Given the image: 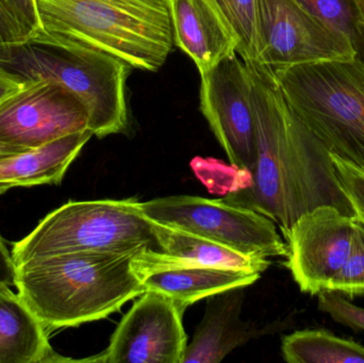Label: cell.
I'll return each mask as SVG.
<instances>
[{"label": "cell", "instance_id": "cell-21", "mask_svg": "<svg viewBox=\"0 0 364 363\" xmlns=\"http://www.w3.org/2000/svg\"><path fill=\"white\" fill-rule=\"evenodd\" d=\"M237 40V53L250 67L257 60L256 0H212Z\"/></svg>", "mask_w": 364, "mask_h": 363}, {"label": "cell", "instance_id": "cell-6", "mask_svg": "<svg viewBox=\"0 0 364 363\" xmlns=\"http://www.w3.org/2000/svg\"><path fill=\"white\" fill-rule=\"evenodd\" d=\"M161 253L153 221L136 200L70 202L44 217L11 251L14 266L47 256L92 253Z\"/></svg>", "mask_w": 364, "mask_h": 363}, {"label": "cell", "instance_id": "cell-29", "mask_svg": "<svg viewBox=\"0 0 364 363\" xmlns=\"http://www.w3.org/2000/svg\"><path fill=\"white\" fill-rule=\"evenodd\" d=\"M26 153L23 149L17 148V147L11 146V145L4 144L0 142V160L6 159L11 156L18 155V153Z\"/></svg>", "mask_w": 364, "mask_h": 363}, {"label": "cell", "instance_id": "cell-15", "mask_svg": "<svg viewBox=\"0 0 364 363\" xmlns=\"http://www.w3.org/2000/svg\"><path fill=\"white\" fill-rule=\"evenodd\" d=\"M243 288L210 296L205 317L186 347L182 363H218L247 342L252 330L242 322Z\"/></svg>", "mask_w": 364, "mask_h": 363}, {"label": "cell", "instance_id": "cell-25", "mask_svg": "<svg viewBox=\"0 0 364 363\" xmlns=\"http://www.w3.org/2000/svg\"><path fill=\"white\" fill-rule=\"evenodd\" d=\"M0 8L18 23L27 38L42 29L36 0H0Z\"/></svg>", "mask_w": 364, "mask_h": 363}, {"label": "cell", "instance_id": "cell-23", "mask_svg": "<svg viewBox=\"0 0 364 363\" xmlns=\"http://www.w3.org/2000/svg\"><path fill=\"white\" fill-rule=\"evenodd\" d=\"M342 189L358 221L364 224V170L331 153Z\"/></svg>", "mask_w": 364, "mask_h": 363}, {"label": "cell", "instance_id": "cell-16", "mask_svg": "<svg viewBox=\"0 0 364 363\" xmlns=\"http://www.w3.org/2000/svg\"><path fill=\"white\" fill-rule=\"evenodd\" d=\"M93 136L89 129L76 132L41 148L0 160V194L13 188L60 185L70 164Z\"/></svg>", "mask_w": 364, "mask_h": 363}, {"label": "cell", "instance_id": "cell-4", "mask_svg": "<svg viewBox=\"0 0 364 363\" xmlns=\"http://www.w3.org/2000/svg\"><path fill=\"white\" fill-rule=\"evenodd\" d=\"M41 27L158 72L174 48L166 0H36Z\"/></svg>", "mask_w": 364, "mask_h": 363}, {"label": "cell", "instance_id": "cell-20", "mask_svg": "<svg viewBox=\"0 0 364 363\" xmlns=\"http://www.w3.org/2000/svg\"><path fill=\"white\" fill-rule=\"evenodd\" d=\"M310 14L343 36L364 60V29L355 0H296Z\"/></svg>", "mask_w": 364, "mask_h": 363}, {"label": "cell", "instance_id": "cell-14", "mask_svg": "<svg viewBox=\"0 0 364 363\" xmlns=\"http://www.w3.org/2000/svg\"><path fill=\"white\" fill-rule=\"evenodd\" d=\"M168 9L174 44L199 74L237 55V38L212 0H172Z\"/></svg>", "mask_w": 364, "mask_h": 363}, {"label": "cell", "instance_id": "cell-30", "mask_svg": "<svg viewBox=\"0 0 364 363\" xmlns=\"http://www.w3.org/2000/svg\"><path fill=\"white\" fill-rule=\"evenodd\" d=\"M355 1H356L357 8H358L360 23L364 29V0H355Z\"/></svg>", "mask_w": 364, "mask_h": 363}, {"label": "cell", "instance_id": "cell-8", "mask_svg": "<svg viewBox=\"0 0 364 363\" xmlns=\"http://www.w3.org/2000/svg\"><path fill=\"white\" fill-rule=\"evenodd\" d=\"M257 60L272 75L312 62L359 58L353 45L310 14L296 0H256Z\"/></svg>", "mask_w": 364, "mask_h": 363}, {"label": "cell", "instance_id": "cell-11", "mask_svg": "<svg viewBox=\"0 0 364 363\" xmlns=\"http://www.w3.org/2000/svg\"><path fill=\"white\" fill-rule=\"evenodd\" d=\"M87 129L85 106L57 83L25 82L23 89L0 104V142L25 151Z\"/></svg>", "mask_w": 364, "mask_h": 363}, {"label": "cell", "instance_id": "cell-12", "mask_svg": "<svg viewBox=\"0 0 364 363\" xmlns=\"http://www.w3.org/2000/svg\"><path fill=\"white\" fill-rule=\"evenodd\" d=\"M184 311L168 296L145 292L119 322L108 349L85 362L182 363L188 347Z\"/></svg>", "mask_w": 364, "mask_h": 363}, {"label": "cell", "instance_id": "cell-18", "mask_svg": "<svg viewBox=\"0 0 364 363\" xmlns=\"http://www.w3.org/2000/svg\"><path fill=\"white\" fill-rule=\"evenodd\" d=\"M161 253L168 257L200 266H220L263 273L271 266L267 258L245 255L226 245L153 221Z\"/></svg>", "mask_w": 364, "mask_h": 363}, {"label": "cell", "instance_id": "cell-17", "mask_svg": "<svg viewBox=\"0 0 364 363\" xmlns=\"http://www.w3.org/2000/svg\"><path fill=\"white\" fill-rule=\"evenodd\" d=\"M46 330L10 286L0 285V363L75 362L51 349Z\"/></svg>", "mask_w": 364, "mask_h": 363}, {"label": "cell", "instance_id": "cell-26", "mask_svg": "<svg viewBox=\"0 0 364 363\" xmlns=\"http://www.w3.org/2000/svg\"><path fill=\"white\" fill-rule=\"evenodd\" d=\"M27 38L18 23L0 8V47L18 44Z\"/></svg>", "mask_w": 364, "mask_h": 363}, {"label": "cell", "instance_id": "cell-3", "mask_svg": "<svg viewBox=\"0 0 364 363\" xmlns=\"http://www.w3.org/2000/svg\"><path fill=\"white\" fill-rule=\"evenodd\" d=\"M0 67L23 82L65 87L85 106L97 138L127 129L126 82L132 67L110 53L41 29L18 44L0 47Z\"/></svg>", "mask_w": 364, "mask_h": 363}, {"label": "cell", "instance_id": "cell-24", "mask_svg": "<svg viewBox=\"0 0 364 363\" xmlns=\"http://www.w3.org/2000/svg\"><path fill=\"white\" fill-rule=\"evenodd\" d=\"M318 296V309L333 321L354 330L364 332V308L348 302L338 292L323 291Z\"/></svg>", "mask_w": 364, "mask_h": 363}, {"label": "cell", "instance_id": "cell-13", "mask_svg": "<svg viewBox=\"0 0 364 363\" xmlns=\"http://www.w3.org/2000/svg\"><path fill=\"white\" fill-rule=\"evenodd\" d=\"M136 271L146 291L168 296L184 310L203 298L248 287L261 276L255 271L188 264L154 251L138 258Z\"/></svg>", "mask_w": 364, "mask_h": 363}, {"label": "cell", "instance_id": "cell-5", "mask_svg": "<svg viewBox=\"0 0 364 363\" xmlns=\"http://www.w3.org/2000/svg\"><path fill=\"white\" fill-rule=\"evenodd\" d=\"M273 77L291 110L321 144L364 170V60L299 64Z\"/></svg>", "mask_w": 364, "mask_h": 363}, {"label": "cell", "instance_id": "cell-10", "mask_svg": "<svg viewBox=\"0 0 364 363\" xmlns=\"http://www.w3.org/2000/svg\"><path fill=\"white\" fill-rule=\"evenodd\" d=\"M358 220L329 205L301 215L287 232V266L304 293L328 291L350 257Z\"/></svg>", "mask_w": 364, "mask_h": 363}, {"label": "cell", "instance_id": "cell-19", "mask_svg": "<svg viewBox=\"0 0 364 363\" xmlns=\"http://www.w3.org/2000/svg\"><path fill=\"white\" fill-rule=\"evenodd\" d=\"M282 354L289 363H364L360 343L327 330H304L287 335Z\"/></svg>", "mask_w": 364, "mask_h": 363}, {"label": "cell", "instance_id": "cell-31", "mask_svg": "<svg viewBox=\"0 0 364 363\" xmlns=\"http://www.w3.org/2000/svg\"><path fill=\"white\" fill-rule=\"evenodd\" d=\"M166 4H168H168H170V2L172 1V0H166Z\"/></svg>", "mask_w": 364, "mask_h": 363}, {"label": "cell", "instance_id": "cell-1", "mask_svg": "<svg viewBox=\"0 0 364 363\" xmlns=\"http://www.w3.org/2000/svg\"><path fill=\"white\" fill-rule=\"evenodd\" d=\"M257 126L254 168L224 202L256 211L284 234L301 215L320 206L354 215L331 153L287 104L272 75L250 67Z\"/></svg>", "mask_w": 364, "mask_h": 363}, {"label": "cell", "instance_id": "cell-27", "mask_svg": "<svg viewBox=\"0 0 364 363\" xmlns=\"http://www.w3.org/2000/svg\"><path fill=\"white\" fill-rule=\"evenodd\" d=\"M15 266L12 256L9 253L0 236V285L14 286Z\"/></svg>", "mask_w": 364, "mask_h": 363}, {"label": "cell", "instance_id": "cell-28", "mask_svg": "<svg viewBox=\"0 0 364 363\" xmlns=\"http://www.w3.org/2000/svg\"><path fill=\"white\" fill-rule=\"evenodd\" d=\"M25 87V82L12 72L0 67V104Z\"/></svg>", "mask_w": 364, "mask_h": 363}, {"label": "cell", "instance_id": "cell-22", "mask_svg": "<svg viewBox=\"0 0 364 363\" xmlns=\"http://www.w3.org/2000/svg\"><path fill=\"white\" fill-rule=\"evenodd\" d=\"M328 291L356 298L364 296V224L358 221L356 240L350 257L329 286Z\"/></svg>", "mask_w": 364, "mask_h": 363}, {"label": "cell", "instance_id": "cell-9", "mask_svg": "<svg viewBox=\"0 0 364 363\" xmlns=\"http://www.w3.org/2000/svg\"><path fill=\"white\" fill-rule=\"evenodd\" d=\"M250 70L237 55L200 74V110L231 166L247 174L257 157V126Z\"/></svg>", "mask_w": 364, "mask_h": 363}, {"label": "cell", "instance_id": "cell-2", "mask_svg": "<svg viewBox=\"0 0 364 363\" xmlns=\"http://www.w3.org/2000/svg\"><path fill=\"white\" fill-rule=\"evenodd\" d=\"M144 253L36 258L15 266L14 286L46 330L75 327L105 319L146 292L136 271Z\"/></svg>", "mask_w": 364, "mask_h": 363}, {"label": "cell", "instance_id": "cell-7", "mask_svg": "<svg viewBox=\"0 0 364 363\" xmlns=\"http://www.w3.org/2000/svg\"><path fill=\"white\" fill-rule=\"evenodd\" d=\"M151 221L226 245L245 255L287 257L288 249L276 224L254 210L223 200L190 195L166 196L141 202Z\"/></svg>", "mask_w": 364, "mask_h": 363}]
</instances>
